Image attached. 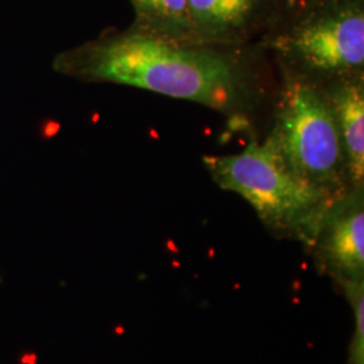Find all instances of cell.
<instances>
[{
    "label": "cell",
    "mask_w": 364,
    "mask_h": 364,
    "mask_svg": "<svg viewBox=\"0 0 364 364\" xmlns=\"http://www.w3.org/2000/svg\"><path fill=\"white\" fill-rule=\"evenodd\" d=\"M53 68L81 81L135 87L223 114L243 107L250 95L247 73L237 60L147 31L88 42L58 54Z\"/></svg>",
    "instance_id": "cell-1"
},
{
    "label": "cell",
    "mask_w": 364,
    "mask_h": 364,
    "mask_svg": "<svg viewBox=\"0 0 364 364\" xmlns=\"http://www.w3.org/2000/svg\"><path fill=\"white\" fill-rule=\"evenodd\" d=\"M203 162L213 181L243 197L274 235L306 247H312L328 209L338 200L301 180L269 138L237 154L205 156Z\"/></svg>",
    "instance_id": "cell-2"
},
{
    "label": "cell",
    "mask_w": 364,
    "mask_h": 364,
    "mask_svg": "<svg viewBox=\"0 0 364 364\" xmlns=\"http://www.w3.org/2000/svg\"><path fill=\"white\" fill-rule=\"evenodd\" d=\"M267 138L301 180L335 198L355 189L328 95L308 78L287 75Z\"/></svg>",
    "instance_id": "cell-3"
},
{
    "label": "cell",
    "mask_w": 364,
    "mask_h": 364,
    "mask_svg": "<svg viewBox=\"0 0 364 364\" xmlns=\"http://www.w3.org/2000/svg\"><path fill=\"white\" fill-rule=\"evenodd\" d=\"M278 46L309 72L348 77L363 69V13L343 9L313 18L281 39Z\"/></svg>",
    "instance_id": "cell-4"
},
{
    "label": "cell",
    "mask_w": 364,
    "mask_h": 364,
    "mask_svg": "<svg viewBox=\"0 0 364 364\" xmlns=\"http://www.w3.org/2000/svg\"><path fill=\"white\" fill-rule=\"evenodd\" d=\"M316 262L346 291L364 285L363 188H355L328 209L313 240Z\"/></svg>",
    "instance_id": "cell-5"
},
{
    "label": "cell",
    "mask_w": 364,
    "mask_h": 364,
    "mask_svg": "<svg viewBox=\"0 0 364 364\" xmlns=\"http://www.w3.org/2000/svg\"><path fill=\"white\" fill-rule=\"evenodd\" d=\"M326 95L338 123L348 180L352 188H363V81L359 75L343 77Z\"/></svg>",
    "instance_id": "cell-6"
},
{
    "label": "cell",
    "mask_w": 364,
    "mask_h": 364,
    "mask_svg": "<svg viewBox=\"0 0 364 364\" xmlns=\"http://www.w3.org/2000/svg\"><path fill=\"white\" fill-rule=\"evenodd\" d=\"M255 0H188L191 27L208 36H221L243 26Z\"/></svg>",
    "instance_id": "cell-7"
},
{
    "label": "cell",
    "mask_w": 364,
    "mask_h": 364,
    "mask_svg": "<svg viewBox=\"0 0 364 364\" xmlns=\"http://www.w3.org/2000/svg\"><path fill=\"white\" fill-rule=\"evenodd\" d=\"M139 15L162 26L168 33L191 28L188 0H131Z\"/></svg>",
    "instance_id": "cell-8"
}]
</instances>
